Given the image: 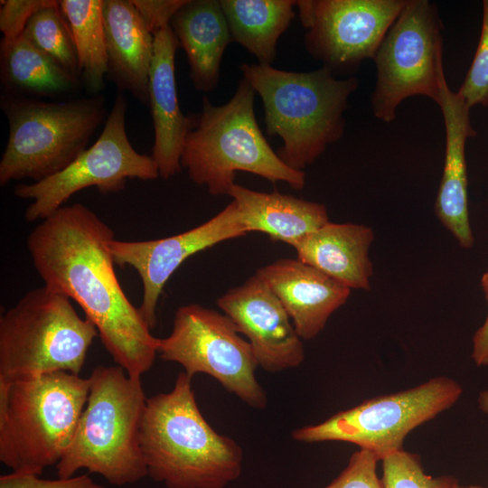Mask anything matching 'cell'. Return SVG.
<instances>
[{
    "mask_svg": "<svg viewBox=\"0 0 488 488\" xmlns=\"http://www.w3.org/2000/svg\"><path fill=\"white\" fill-rule=\"evenodd\" d=\"M114 239L95 212L74 203L42 220L26 243L44 286L75 301L114 361L141 378L153 366L159 338L121 287L110 249Z\"/></svg>",
    "mask_w": 488,
    "mask_h": 488,
    "instance_id": "cell-1",
    "label": "cell"
},
{
    "mask_svg": "<svg viewBox=\"0 0 488 488\" xmlns=\"http://www.w3.org/2000/svg\"><path fill=\"white\" fill-rule=\"evenodd\" d=\"M192 377L146 399L140 445L147 476L167 488H225L242 470L243 451L216 432L198 408Z\"/></svg>",
    "mask_w": 488,
    "mask_h": 488,
    "instance_id": "cell-2",
    "label": "cell"
},
{
    "mask_svg": "<svg viewBox=\"0 0 488 488\" xmlns=\"http://www.w3.org/2000/svg\"><path fill=\"white\" fill-rule=\"evenodd\" d=\"M239 69L261 98L267 134L283 141L277 155L292 169L302 171L343 136V114L358 87L355 77L338 80L324 66L309 72L258 63Z\"/></svg>",
    "mask_w": 488,
    "mask_h": 488,
    "instance_id": "cell-3",
    "label": "cell"
},
{
    "mask_svg": "<svg viewBox=\"0 0 488 488\" xmlns=\"http://www.w3.org/2000/svg\"><path fill=\"white\" fill-rule=\"evenodd\" d=\"M89 380L85 408L73 438L56 465L60 478L80 469L101 475L116 486L147 476L140 445L146 398L141 378L120 366H97Z\"/></svg>",
    "mask_w": 488,
    "mask_h": 488,
    "instance_id": "cell-4",
    "label": "cell"
},
{
    "mask_svg": "<svg viewBox=\"0 0 488 488\" xmlns=\"http://www.w3.org/2000/svg\"><path fill=\"white\" fill-rule=\"evenodd\" d=\"M255 90L241 79L231 99L221 106L206 97L195 115L183 147L181 165L190 179L212 195L228 194L237 172H248L271 183L285 182L295 190L305 183L303 171L286 165L273 151L257 123Z\"/></svg>",
    "mask_w": 488,
    "mask_h": 488,
    "instance_id": "cell-5",
    "label": "cell"
},
{
    "mask_svg": "<svg viewBox=\"0 0 488 488\" xmlns=\"http://www.w3.org/2000/svg\"><path fill=\"white\" fill-rule=\"evenodd\" d=\"M89 378L65 371L0 382V461L41 475L68 449L87 403Z\"/></svg>",
    "mask_w": 488,
    "mask_h": 488,
    "instance_id": "cell-6",
    "label": "cell"
},
{
    "mask_svg": "<svg viewBox=\"0 0 488 488\" xmlns=\"http://www.w3.org/2000/svg\"><path fill=\"white\" fill-rule=\"evenodd\" d=\"M0 107L8 122L1 186L25 178L40 182L64 170L108 115L103 95L55 102L4 93Z\"/></svg>",
    "mask_w": 488,
    "mask_h": 488,
    "instance_id": "cell-7",
    "label": "cell"
},
{
    "mask_svg": "<svg viewBox=\"0 0 488 488\" xmlns=\"http://www.w3.org/2000/svg\"><path fill=\"white\" fill-rule=\"evenodd\" d=\"M98 334L69 297L46 286L33 289L0 317V382L58 371L79 375Z\"/></svg>",
    "mask_w": 488,
    "mask_h": 488,
    "instance_id": "cell-8",
    "label": "cell"
},
{
    "mask_svg": "<svg viewBox=\"0 0 488 488\" xmlns=\"http://www.w3.org/2000/svg\"><path fill=\"white\" fill-rule=\"evenodd\" d=\"M462 393L456 380L437 376L405 390L366 399L319 424L299 427L292 437L303 443L354 444L381 461L403 450L404 440L414 428L451 408Z\"/></svg>",
    "mask_w": 488,
    "mask_h": 488,
    "instance_id": "cell-9",
    "label": "cell"
},
{
    "mask_svg": "<svg viewBox=\"0 0 488 488\" xmlns=\"http://www.w3.org/2000/svg\"><path fill=\"white\" fill-rule=\"evenodd\" d=\"M377 79L371 94L374 116L391 122L406 99L421 95L436 104L446 80L443 68V23L427 0H407L373 58Z\"/></svg>",
    "mask_w": 488,
    "mask_h": 488,
    "instance_id": "cell-10",
    "label": "cell"
},
{
    "mask_svg": "<svg viewBox=\"0 0 488 488\" xmlns=\"http://www.w3.org/2000/svg\"><path fill=\"white\" fill-rule=\"evenodd\" d=\"M158 353L164 361L179 363L192 378L197 373L212 377L253 408L267 404L256 379L253 350L225 314L199 304L178 307L171 333L159 338Z\"/></svg>",
    "mask_w": 488,
    "mask_h": 488,
    "instance_id": "cell-11",
    "label": "cell"
},
{
    "mask_svg": "<svg viewBox=\"0 0 488 488\" xmlns=\"http://www.w3.org/2000/svg\"><path fill=\"white\" fill-rule=\"evenodd\" d=\"M127 110V100L119 92L90 147L60 173L14 188L15 196L33 200L24 213L27 221L46 219L82 189L95 187L108 194L122 191L127 179L148 181L160 176L153 157L138 153L131 145L126 129Z\"/></svg>",
    "mask_w": 488,
    "mask_h": 488,
    "instance_id": "cell-12",
    "label": "cell"
},
{
    "mask_svg": "<svg viewBox=\"0 0 488 488\" xmlns=\"http://www.w3.org/2000/svg\"><path fill=\"white\" fill-rule=\"evenodd\" d=\"M407 0L296 1L307 52L333 73L372 59Z\"/></svg>",
    "mask_w": 488,
    "mask_h": 488,
    "instance_id": "cell-13",
    "label": "cell"
},
{
    "mask_svg": "<svg viewBox=\"0 0 488 488\" xmlns=\"http://www.w3.org/2000/svg\"><path fill=\"white\" fill-rule=\"evenodd\" d=\"M244 228L231 201L221 211L184 232L151 240L114 239L110 249L115 264L130 266L143 285L139 311L150 329L156 325V309L163 289L175 270L192 255L230 239L242 237Z\"/></svg>",
    "mask_w": 488,
    "mask_h": 488,
    "instance_id": "cell-14",
    "label": "cell"
},
{
    "mask_svg": "<svg viewBox=\"0 0 488 488\" xmlns=\"http://www.w3.org/2000/svg\"><path fill=\"white\" fill-rule=\"evenodd\" d=\"M217 305L247 338L264 371L279 372L302 364V339L280 301L258 275L228 290Z\"/></svg>",
    "mask_w": 488,
    "mask_h": 488,
    "instance_id": "cell-15",
    "label": "cell"
},
{
    "mask_svg": "<svg viewBox=\"0 0 488 488\" xmlns=\"http://www.w3.org/2000/svg\"><path fill=\"white\" fill-rule=\"evenodd\" d=\"M288 314L302 340L316 337L351 289L296 258H281L256 272Z\"/></svg>",
    "mask_w": 488,
    "mask_h": 488,
    "instance_id": "cell-16",
    "label": "cell"
},
{
    "mask_svg": "<svg viewBox=\"0 0 488 488\" xmlns=\"http://www.w3.org/2000/svg\"><path fill=\"white\" fill-rule=\"evenodd\" d=\"M154 58L149 74L148 106L154 126L152 155L164 179L181 171L184 139L193 127L195 115L181 110L174 73V59L180 47L171 26L154 35Z\"/></svg>",
    "mask_w": 488,
    "mask_h": 488,
    "instance_id": "cell-17",
    "label": "cell"
},
{
    "mask_svg": "<svg viewBox=\"0 0 488 488\" xmlns=\"http://www.w3.org/2000/svg\"><path fill=\"white\" fill-rule=\"evenodd\" d=\"M437 105L445 122L446 151L435 212L459 245L470 249L474 240L468 211L465 143L476 132L471 124L470 108L457 91H452L446 80Z\"/></svg>",
    "mask_w": 488,
    "mask_h": 488,
    "instance_id": "cell-18",
    "label": "cell"
},
{
    "mask_svg": "<svg viewBox=\"0 0 488 488\" xmlns=\"http://www.w3.org/2000/svg\"><path fill=\"white\" fill-rule=\"evenodd\" d=\"M103 23L109 79L120 92L148 105L154 35L131 0H104Z\"/></svg>",
    "mask_w": 488,
    "mask_h": 488,
    "instance_id": "cell-19",
    "label": "cell"
},
{
    "mask_svg": "<svg viewBox=\"0 0 488 488\" xmlns=\"http://www.w3.org/2000/svg\"><path fill=\"white\" fill-rule=\"evenodd\" d=\"M373 239L370 227L328 221L292 247L297 259L348 288L369 290L373 274L369 250Z\"/></svg>",
    "mask_w": 488,
    "mask_h": 488,
    "instance_id": "cell-20",
    "label": "cell"
},
{
    "mask_svg": "<svg viewBox=\"0 0 488 488\" xmlns=\"http://www.w3.org/2000/svg\"><path fill=\"white\" fill-rule=\"evenodd\" d=\"M170 26L185 52L194 89L214 91L223 53L232 41L220 1L187 0Z\"/></svg>",
    "mask_w": 488,
    "mask_h": 488,
    "instance_id": "cell-21",
    "label": "cell"
},
{
    "mask_svg": "<svg viewBox=\"0 0 488 488\" xmlns=\"http://www.w3.org/2000/svg\"><path fill=\"white\" fill-rule=\"evenodd\" d=\"M227 195L248 233L263 232L291 246L329 221L324 204L278 192H258L233 183Z\"/></svg>",
    "mask_w": 488,
    "mask_h": 488,
    "instance_id": "cell-22",
    "label": "cell"
},
{
    "mask_svg": "<svg viewBox=\"0 0 488 488\" xmlns=\"http://www.w3.org/2000/svg\"><path fill=\"white\" fill-rule=\"evenodd\" d=\"M1 83L5 94L55 97L70 94L80 79L64 70L23 33L13 41L1 40Z\"/></svg>",
    "mask_w": 488,
    "mask_h": 488,
    "instance_id": "cell-23",
    "label": "cell"
},
{
    "mask_svg": "<svg viewBox=\"0 0 488 488\" xmlns=\"http://www.w3.org/2000/svg\"><path fill=\"white\" fill-rule=\"evenodd\" d=\"M232 41L271 65L279 37L296 16L292 0H220Z\"/></svg>",
    "mask_w": 488,
    "mask_h": 488,
    "instance_id": "cell-24",
    "label": "cell"
},
{
    "mask_svg": "<svg viewBox=\"0 0 488 488\" xmlns=\"http://www.w3.org/2000/svg\"><path fill=\"white\" fill-rule=\"evenodd\" d=\"M58 3L73 36L83 84L93 95H98L104 88L108 74L104 0H61Z\"/></svg>",
    "mask_w": 488,
    "mask_h": 488,
    "instance_id": "cell-25",
    "label": "cell"
},
{
    "mask_svg": "<svg viewBox=\"0 0 488 488\" xmlns=\"http://www.w3.org/2000/svg\"><path fill=\"white\" fill-rule=\"evenodd\" d=\"M23 33L64 70L80 79V71L73 36L59 3L34 14Z\"/></svg>",
    "mask_w": 488,
    "mask_h": 488,
    "instance_id": "cell-26",
    "label": "cell"
},
{
    "mask_svg": "<svg viewBox=\"0 0 488 488\" xmlns=\"http://www.w3.org/2000/svg\"><path fill=\"white\" fill-rule=\"evenodd\" d=\"M382 462L381 481L385 488H460L452 475L434 477L425 473L418 455L400 450Z\"/></svg>",
    "mask_w": 488,
    "mask_h": 488,
    "instance_id": "cell-27",
    "label": "cell"
},
{
    "mask_svg": "<svg viewBox=\"0 0 488 488\" xmlns=\"http://www.w3.org/2000/svg\"><path fill=\"white\" fill-rule=\"evenodd\" d=\"M457 92L470 108L488 106V0L483 2L482 30L476 52Z\"/></svg>",
    "mask_w": 488,
    "mask_h": 488,
    "instance_id": "cell-28",
    "label": "cell"
},
{
    "mask_svg": "<svg viewBox=\"0 0 488 488\" xmlns=\"http://www.w3.org/2000/svg\"><path fill=\"white\" fill-rule=\"evenodd\" d=\"M379 461L371 452L359 449L340 474L322 488H385L377 474Z\"/></svg>",
    "mask_w": 488,
    "mask_h": 488,
    "instance_id": "cell-29",
    "label": "cell"
},
{
    "mask_svg": "<svg viewBox=\"0 0 488 488\" xmlns=\"http://www.w3.org/2000/svg\"><path fill=\"white\" fill-rule=\"evenodd\" d=\"M57 3L58 1L53 0L1 1L0 31L3 40L13 41L21 36L34 14Z\"/></svg>",
    "mask_w": 488,
    "mask_h": 488,
    "instance_id": "cell-30",
    "label": "cell"
},
{
    "mask_svg": "<svg viewBox=\"0 0 488 488\" xmlns=\"http://www.w3.org/2000/svg\"><path fill=\"white\" fill-rule=\"evenodd\" d=\"M40 475L11 472L0 476V488H107L87 474L67 478L42 479Z\"/></svg>",
    "mask_w": 488,
    "mask_h": 488,
    "instance_id": "cell-31",
    "label": "cell"
},
{
    "mask_svg": "<svg viewBox=\"0 0 488 488\" xmlns=\"http://www.w3.org/2000/svg\"><path fill=\"white\" fill-rule=\"evenodd\" d=\"M149 32L155 35L170 25L187 0H131Z\"/></svg>",
    "mask_w": 488,
    "mask_h": 488,
    "instance_id": "cell-32",
    "label": "cell"
},
{
    "mask_svg": "<svg viewBox=\"0 0 488 488\" xmlns=\"http://www.w3.org/2000/svg\"><path fill=\"white\" fill-rule=\"evenodd\" d=\"M481 286L488 304V271L483 274ZM471 356L477 366H488V313L484 323L474 334Z\"/></svg>",
    "mask_w": 488,
    "mask_h": 488,
    "instance_id": "cell-33",
    "label": "cell"
},
{
    "mask_svg": "<svg viewBox=\"0 0 488 488\" xmlns=\"http://www.w3.org/2000/svg\"><path fill=\"white\" fill-rule=\"evenodd\" d=\"M478 406L483 413L488 415V389L480 393L478 397Z\"/></svg>",
    "mask_w": 488,
    "mask_h": 488,
    "instance_id": "cell-34",
    "label": "cell"
},
{
    "mask_svg": "<svg viewBox=\"0 0 488 488\" xmlns=\"http://www.w3.org/2000/svg\"><path fill=\"white\" fill-rule=\"evenodd\" d=\"M460 488H488V486H487V487H483V486H481V485L472 484V485H467V486H462V485H460Z\"/></svg>",
    "mask_w": 488,
    "mask_h": 488,
    "instance_id": "cell-35",
    "label": "cell"
}]
</instances>
